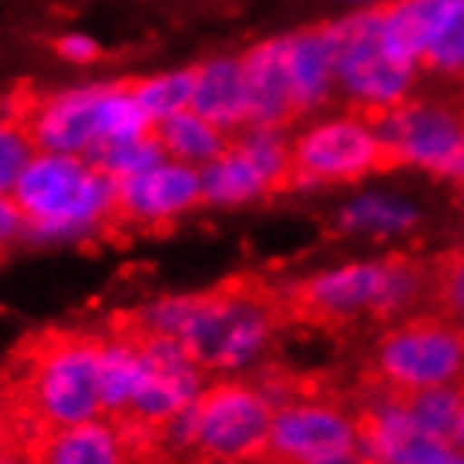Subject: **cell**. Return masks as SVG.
<instances>
[{
	"label": "cell",
	"instance_id": "6da1fadb",
	"mask_svg": "<svg viewBox=\"0 0 464 464\" xmlns=\"http://www.w3.org/2000/svg\"><path fill=\"white\" fill-rule=\"evenodd\" d=\"M108 324L169 337L202 371H226L259 357L290 324L283 290L266 276H229L219 286L188 296H169L145 310H121Z\"/></svg>",
	"mask_w": 464,
	"mask_h": 464
},
{
	"label": "cell",
	"instance_id": "7a4b0ae2",
	"mask_svg": "<svg viewBox=\"0 0 464 464\" xmlns=\"http://www.w3.org/2000/svg\"><path fill=\"white\" fill-rule=\"evenodd\" d=\"M105 334L41 330L17 343L4 363V387L14 414L31 434L41 428L84 424L102 414Z\"/></svg>",
	"mask_w": 464,
	"mask_h": 464
},
{
	"label": "cell",
	"instance_id": "3957f363",
	"mask_svg": "<svg viewBox=\"0 0 464 464\" xmlns=\"http://www.w3.org/2000/svg\"><path fill=\"white\" fill-rule=\"evenodd\" d=\"M418 303H430V259L391 253L373 263H350L283 290L290 324L343 330L357 320H404Z\"/></svg>",
	"mask_w": 464,
	"mask_h": 464
},
{
	"label": "cell",
	"instance_id": "277c9868",
	"mask_svg": "<svg viewBox=\"0 0 464 464\" xmlns=\"http://www.w3.org/2000/svg\"><path fill=\"white\" fill-rule=\"evenodd\" d=\"M155 125L145 108L128 94L125 82L92 84L74 92H34L27 131L41 155H78L98 141L135 139Z\"/></svg>",
	"mask_w": 464,
	"mask_h": 464
},
{
	"label": "cell",
	"instance_id": "5b68a950",
	"mask_svg": "<svg viewBox=\"0 0 464 464\" xmlns=\"http://www.w3.org/2000/svg\"><path fill=\"white\" fill-rule=\"evenodd\" d=\"M347 115L371 128L401 165L464 186V88L451 98H404L394 105L350 102Z\"/></svg>",
	"mask_w": 464,
	"mask_h": 464
},
{
	"label": "cell",
	"instance_id": "8992f818",
	"mask_svg": "<svg viewBox=\"0 0 464 464\" xmlns=\"http://www.w3.org/2000/svg\"><path fill=\"white\" fill-rule=\"evenodd\" d=\"M27 232H78L102 226L115 198V179L78 155H37L11 188Z\"/></svg>",
	"mask_w": 464,
	"mask_h": 464
},
{
	"label": "cell",
	"instance_id": "52a82bcc",
	"mask_svg": "<svg viewBox=\"0 0 464 464\" xmlns=\"http://www.w3.org/2000/svg\"><path fill=\"white\" fill-rule=\"evenodd\" d=\"M360 381L397 391H428L464 381V326L434 310L404 316L377 337Z\"/></svg>",
	"mask_w": 464,
	"mask_h": 464
},
{
	"label": "cell",
	"instance_id": "ba28073f",
	"mask_svg": "<svg viewBox=\"0 0 464 464\" xmlns=\"http://www.w3.org/2000/svg\"><path fill=\"white\" fill-rule=\"evenodd\" d=\"M273 414L249 377L216 381L192 404V461H259Z\"/></svg>",
	"mask_w": 464,
	"mask_h": 464
},
{
	"label": "cell",
	"instance_id": "9c48e42d",
	"mask_svg": "<svg viewBox=\"0 0 464 464\" xmlns=\"http://www.w3.org/2000/svg\"><path fill=\"white\" fill-rule=\"evenodd\" d=\"M391 169H401L397 155L353 115L314 125L300 139L290 141L293 188L353 182L371 172H391Z\"/></svg>",
	"mask_w": 464,
	"mask_h": 464
},
{
	"label": "cell",
	"instance_id": "30bf717a",
	"mask_svg": "<svg viewBox=\"0 0 464 464\" xmlns=\"http://www.w3.org/2000/svg\"><path fill=\"white\" fill-rule=\"evenodd\" d=\"M418 68L394 54L381 24V7L337 24V88L350 102L394 105L404 102Z\"/></svg>",
	"mask_w": 464,
	"mask_h": 464
},
{
	"label": "cell",
	"instance_id": "8fae6325",
	"mask_svg": "<svg viewBox=\"0 0 464 464\" xmlns=\"http://www.w3.org/2000/svg\"><path fill=\"white\" fill-rule=\"evenodd\" d=\"M202 202L198 172L188 165H151L125 179H115V198L98 229L108 239H128L139 232H165L186 209Z\"/></svg>",
	"mask_w": 464,
	"mask_h": 464
},
{
	"label": "cell",
	"instance_id": "7c38bea8",
	"mask_svg": "<svg viewBox=\"0 0 464 464\" xmlns=\"http://www.w3.org/2000/svg\"><path fill=\"white\" fill-rule=\"evenodd\" d=\"M202 202L236 206L256 196L293 192L290 141L279 131H239L216 162L198 172Z\"/></svg>",
	"mask_w": 464,
	"mask_h": 464
},
{
	"label": "cell",
	"instance_id": "4fadbf2b",
	"mask_svg": "<svg viewBox=\"0 0 464 464\" xmlns=\"http://www.w3.org/2000/svg\"><path fill=\"white\" fill-rule=\"evenodd\" d=\"M357 451V428L347 404L337 401H300L276 407L263 464H303L330 454Z\"/></svg>",
	"mask_w": 464,
	"mask_h": 464
},
{
	"label": "cell",
	"instance_id": "5bb4252c",
	"mask_svg": "<svg viewBox=\"0 0 464 464\" xmlns=\"http://www.w3.org/2000/svg\"><path fill=\"white\" fill-rule=\"evenodd\" d=\"M246 82V131H283L286 125L306 115L296 82L290 71V41L276 37L266 44H256L243 58Z\"/></svg>",
	"mask_w": 464,
	"mask_h": 464
},
{
	"label": "cell",
	"instance_id": "9a60e30c",
	"mask_svg": "<svg viewBox=\"0 0 464 464\" xmlns=\"http://www.w3.org/2000/svg\"><path fill=\"white\" fill-rule=\"evenodd\" d=\"M27 464H128L125 444L108 420L41 428L24 448Z\"/></svg>",
	"mask_w": 464,
	"mask_h": 464
},
{
	"label": "cell",
	"instance_id": "2e32d148",
	"mask_svg": "<svg viewBox=\"0 0 464 464\" xmlns=\"http://www.w3.org/2000/svg\"><path fill=\"white\" fill-rule=\"evenodd\" d=\"M286 41H290V71L296 94L310 115L314 108H324L330 94L337 92V24L306 27Z\"/></svg>",
	"mask_w": 464,
	"mask_h": 464
},
{
	"label": "cell",
	"instance_id": "e0dca14e",
	"mask_svg": "<svg viewBox=\"0 0 464 464\" xmlns=\"http://www.w3.org/2000/svg\"><path fill=\"white\" fill-rule=\"evenodd\" d=\"M188 111L206 118L229 139L246 131V82L239 58L209 61V64L196 68V94H192Z\"/></svg>",
	"mask_w": 464,
	"mask_h": 464
},
{
	"label": "cell",
	"instance_id": "ac0fdd59",
	"mask_svg": "<svg viewBox=\"0 0 464 464\" xmlns=\"http://www.w3.org/2000/svg\"><path fill=\"white\" fill-rule=\"evenodd\" d=\"M155 139H159V149H162L165 159L188 165V169H206L229 149L232 141L226 131L209 125L196 111H179V115L159 118L155 121Z\"/></svg>",
	"mask_w": 464,
	"mask_h": 464
},
{
	"label": "cell",
	"instance_id": "d6986e66",
	"mask_svg": "<svg viewBox=\"0 0 464 464\" xmlns=\"http://www.w3.org/2000/svg\"><path fill=\"white\" fill-rule=\"evenodd\" d=\"M128 94L145 108L149 118H169L192 108L196 94V68L175 71V74H155V78H125Z\"/></svg>",
	"mask_w": 464,
	"mask_h": 464
},
{
	"label": "cell",
	"instance_id": "ffe728a7",
	"mask_svg": "<svg viewBox=\"0 0 464 464\" xmlns=\"http://www.w3.org/2000/svg\"><path fill=\"white\" fill-rule=\"evenodd\" d=\"M34 139L24 125L21 118L14 115L7 102L0 98V196H7L14 188V182L21 179V172L31 165V159H37Z\"/></svg>",
	"mask_w": 464,
	"mask_h": 464
},
{
	"label": "cell",
	"instance_id": "44dd1931",
	"mask_svg": "<svg viewBox=\"0 0 464 464\" xmlns=\"http://www.w3.org/2000/svg\"><path fill=\"white\" fill-rule=\"evenodd\" d=\"M430 306L464 326V246L430 259Z\"/></svg>",
	"mask_w": 464,
	"mask_h": 464
},
{
	"label": "cell",
	"instance_id": "7402d4cb",
	"mask_svg": "<svg viewBox=\"0 0 464 464\" xmlns=\"http://www.w3.org/2000/svg\"><path fill=\"white\" fill-rule=\"evenodd\" d=\"M34 434L24 428L21 418L14 414L11 401H7V387H4V373H0V454L7 451H21L27 448V441H31Z\"/></svg>",
	"mask_w": 464,
	"mask_h": 464
},
{
	"label": "cell",
	"instance_id": "603a6c76",
	"mask_svg": "<svg viewBox=\"0 0 464 464\" xmlns=\"http://www.w3.org/2000/svg\"><path fill=\"white\" fill-rule=\"evenodd\" d=\"M24 232H27V222H24L21 209L14 206L11 196H0V253L11 249Z\"/></svg>",
	"mask_w": 464,
	"mask_h": 464
},
{
	"label": "cell",
	"instance_id": "cb8c5ba5",
	"mask_svg": "<svg viewBox=\"0 0 464 464\" xmlns=\"http://www.w3.org/2000/svg\"><path fill=\"white\" fill-rule=\"evenodd\" d=\"M54 51H58L61 58L68 61H82V64H88V61H98L102 58V47L94 44L92 37H61V41H54Z\"/></svg>",
	"mask_w": 464,
	"mask_h": 464
},
{
	"label": "cell",
	"instance_id": "d4e9b609",
	"mask_svg": "<svg viewBox=\"0 0 464 464\" xmlns=\"http://www.w3.org/2000/svg\"><path fill=\"white\" fill-rule=\"evenodd\" d=\"M263 464V461H259ZM303 464H371L363 454H360V448L357 451H347V454H330V458H316V461H303Z\"/></svg>",
	"mask_w": 464,
	"mask_h": 464
},
{
	"label": "cell",
	"instance_id": "484cf974",
	"mask_svg": "<svg viewBox=\"0 0 464 464\" xmlns=\"http://www.w3.org/2000/svg\"><path fill=\"white\" fill-rule=\"evenodd\" d=\"M454 448L464 451V407H461V424H458V438H454Z\"/></svg>",
	"mask_w": 464,
	"mask_h": 464
},
{
	"label": "cell",
	"instance_id": "4316f807",
	"mask_svg": "<svg viewBox=\"0 0 464 464\" xmlns=\"http://www.w3.org/2000/svg\"><path fill=\"white\" fill-rule=\"evenodd\" d=\"M196 464H259V461H196Z\"/></svg>",
	"mask_w": 464,
	"mask_h": 464
},
{
	"label": "cell",
	"instance_id": "83f0119b",
	"mask_svg": "<svg viewBox=\"0 0 464 464\" xmlns=\"http://www.w3.org/2000/svg\"><path fill=\"white\" fill-rule=\"evenodd\" d=\"M458 88H461V84H458Z\"/></svg>",
	"mask_w": 464,
	"mask_h": 464
}]
</instances>
